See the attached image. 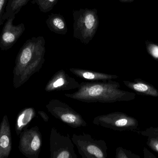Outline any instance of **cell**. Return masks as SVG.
Wrapping results in <instances>:
<instances>
[{"instance_id": "13", "label": "cell", "mask_w": 158, "mask_h": 158, "mask_svg": "<svg viewBox=\"0 0 158 158\" xmlns=\"http://www.w3.org/2000/svg\"><path fill=\"white\" fill-rule=\"evenodd\" d=\"M69 71L73 74L86 80L91 81H98L113 80L118 78V76L115 75H110L102 72H96L86 69L78 68H70Z\"/></svg>"}, {"instance_id": "9", "label": "cell", "mask_w": 158, "mask_h": 158, "mask_svg": "<svg viewBox=\"0 0 158 158\" xmlns=\"http://www.w3.org/2000/svg\"><path fill=\"white\" fill-rule=\"evenodd\" d=\"M15 15L10 16L6 19L0 35V49L2 51L9 50L17 41L26 29L25 25L20 23L14 25Z\"/></svg>"}, {"instance_id": "22", "label": "cell", "mask_w": 158, "mask_h": 158, "mask_svg": "<svg viewBox=\"0 0 158 158\" xmlns=\"http://www.w3.org/2000/svg\"><path fill=\"white\" fill-rule=\"evenodd\" d=\"M8 0H0V26L3 23V15Z\"/></svg>"}, {"instance_id": "19", "label": "cell", "mask_w": 158, "mask_h": 158, "mask_svg": "<svg viewBox=\"0 0 158 158\" xmlns=\"http://www.w3.org/2000/svg\"><path fill=\"white\" fill-rule=\"evenodd\" d=\"M146 48L148 53L154 59L158 60V45L156 44L146 42Z\"/></svg>"}, {"instance_id": "17", "label": "cell", "mask_w": 158, "mask_h": 158, "mask_svg": "<svg viewBox=\"0 0 158 158\" xmlns=\"http://www.w3.org/2000/svg\"><path fill=\"white\" fill-rule=\"evenodd\" d=\"M58 0H31V3L37 4L41 12L47 13L52 10Z\"/></svg>"}, {"instance_id": "16", "label": "cell", "mask_w": 158, "mask_h": 158, "mask_svg": "<svg viewBox=\"0 0 158 158\" xmlns=\"http://www.w3.org/2000/svg\"><path fill=\"white\" fill-rule=\"evenodd\" d=\"M30 1L31 0H8L3 15L4 21L12 15L18 14Z\"/></svg>"}, {"instance_id": "4", "label": "cell", "mask_w": 158, "mask_h": 158, "mask_svg": "<svg viewBox=\"0 0 158 158\" xmlns=\"http://www.w3.org/2000/svg\"><path fill=\"white\" fill-rule=\"evenodd\" d=\"M72 142L83 158H106L108 147L104 140L93 138L91 135L83 133L72 135Z\"/></svg>"}, {"instance_id": "18", "label": "cell", "mask_w": 158, "mask_h": 158, "mask_svg": "<svg viewBox=\"0 0 158 158\" xmlns=\"http://www.w3.org/2000/svg\"><path fill=\"white\" fill-rule=\"evenodd\" d=\"M117 158H140L139 156L133 154L130 150H126L122 147H118L116 149V156Z\"/></svg>"}, {"instance_id": "15", "label": "cell", "mask_w": 158, "mask_h": 158, "mask_svg": "<svg viewBox=\"0 0 158 158\" xmlns=\"http://www.w3.org/2000/svg\"><path fill=\"white\" fill-rule=\"evenodd\" d=\"M49 29L56 34L65 35L68 32V27L64 18L59 14H51L46 21Z\"/></svg>"}, {"instance_id": "14", "label": "cell", "mask_w": 158, "mask_h": 158, "mask_svg": "<svg viewBox=\"0 0 158 158\" xmlns=\"http://www.w3.org/2000/svg\"><path fill=\"white\" fill-rule=\"evenodd\" d=\"M35 116L36 111L32 107L26 108L19 111L17 116L15 125V130L17 136H19L21 132L28 128Z\"/></svg>"}, {"instance_id": "21", "label": "cell", "mask_w": 158, "mask_h": 158, "mask_svg": "<svg viewBox=\"0 0 158 158\" xmlns=\"http://www.w3.org/2000/svg\"><path fill=\"white\" fill-rule=\"evenodd\" d=\"M140 134L143 136H147V137H158V128L150 127L146 129L145 130L141 132Z\"/></svg>"}, {"instance_id": "1", "label": "cell", "mask_w": 158, "mask_h": 158, "mask_svg": "<svg viewBox=\"0 0 158 158\" xmlns=\"http://www.w3.org/2000/svg\"><path fill=\"white\" fill-rule=\"evenodd\" d=\"M46 52L45 41L43 36L27 40L20 48L13 70V84L17 89L41 69Z\"/></svg>"}, {"instance_id": "23", "label": "cell", "mask_w": 158, "mask_h": 158, "mask_svg": "<svg viewBox=\"0 0 158 158\" xmlns=\"http://www.w3.org/2000/svg\"><path fill=\"white\" fill-rule=\"evenodd\" d=\"M38 114L43 119L44 122H48L49 120V117L45 112L43 111H38Z\"/></svg>"}, {"instance_id": "6", "label": "cell", "mask_w": 158, "mask_h": 158, "mask_svg": "<svg viewBox=\"0 0 158 158\" xmlns=\"http://www.w3.org/2000/svg\"><path fill=\"white\" fill-rule=\"evenodd\" d=\"M93 123L103 128L119 131H135L138 127V122L136 119L121 112L97 116L93 120Z\"/></svg>"}, {"instance_id": "2", "label": "cell", "mask_w": 158, "mask_h": 158, "mask_svg": "<svg viewBox=\"0 0 158 158\" xmlns=\"http://www.w3.org/2000/svg\"><path fill=\"white\" fill-rule=\"evenodd\" d=\"M119 83L108 80L80 83L77 92L65 93L68 98L84 103H114L128 102L135 98L134 93L121 90Z\"/></svg>"}, {"instance_id": "10", "label": "cell", "mask_w": 158, "mask_h": 158, "mask_svg": "<svg viewBox=\"0 0 158 158\" xmlns=\"http://www.w3.org/2000/svg\"><path fill=\"white\" fill-rule=\"evenodd\" d=\"M80 83L64 70L56 72L46 83L44 91L48 92H62L77 89Z\"/></svg>"}, {"instance_id": "24", "label": "cell", "mask_w": 158, "mask_h": 158, "mask_svg": "<svg viewBox=\"0 0 158 158\" xmlns=\"http://www.w3.org/2000/svg\"><path fill=\"white\" fill-rule=\"evenodd\" d=\"M144 158H156V157L153 154L149 152L146 148H144Z\"/></svg>"}, {"instance_id": "11", "label": "cell", "mask_w": 158, "mask_h": 158, "mask_svg": "<svg viewBox=\"0 0 158 158\" xmlns=\"http://www.w3.org/2000/svg\"><path fill=\"white\" fill-rule=\"evenodd\" d=\"M11 127L6 115L0 123V158H7L12 150Z\"/></svg>"}, {"instance_id": "3", "label": "cell", "mask_w": 158, "mask_h": 158, "mask_svg": "<svg viewBox=\"0 0 158 158\" xmlns=\"http://www.w3.org/2000/svg\"><path fill=\"white\" fill-rule=\"evenodd\" d=\"M74 37L86 45L93 39L98 28L99 19L96 8L74 10Z\"/></svg>"}, {"instance_id": "12", "label": "cell", "mask_w": 158, "mask_h": 158, "mask_svg": "<svg viewBox=\"0 0 158 158\" xmlns=\"http://www.w3.org/2000/svg\"><path fill=\"white\" fill-rule=\"evenodd\" d=\"M123 82L125 86L137 93L143 95L158 97L157 89L152 84L142 79H135L133 82L123 81Z\"/></svg>"}, {"instance_id": "20", "label": "cell", "mask_w": 158, "mask_h": 158, "mask_svg": "<svg viewBox=\"0 0 158 158\" xmlns=\"http://www.w3.org/2000/svg\"><path fill=\"white\" fill-rule=\"evenodd\" d=\"M148 137L147 144L152 150L158 153V137Z\"/></svg>"}, {"instance_id": "8", "label": "cell", "mask_w": 158, "mask_h": 158, "mask_svg": "<svg viewBox=\"0 0 158 158\" xmlns=\"http://www.w3.org/2000/svg\"><path fill=\"white\" fill-rule=\"evenodd\" d=\"M19 149L25 156L38 158L42 144V136L38 126L24 129L19 136Z\"/></svg>"}, {"instance_id": "25", "label": "cell", "mask_w": 158, "mask_h": 158, "mask_svg": "<svg viewBox=\"0 0 158 158\" xmlns=\"http://www.w3.org/2000/svg\"><path fill=\"white\" fill-rule=\"evenodd\" d=\"M118 1L121 2H131L134 1V0H118Z\"/></svg>"}, {"instance_id": "5", "label": "cell", "mask_w": 158, "mask_h": 158, "mask_svg": "<svg viewBox=\"0 0 158 158\" xmlns=\"http://www.w3.org/2000/svg\"><path fill=\"white\" fill-rule=\"evenodd\" d=\"M46 108L52 116L73 129L87 126V122L80 113L58 99L50 100L46 105Z\"/></svg>"}, {"instance_id": "7", "label": "cell", "mask_w": 158, "mask_h": 158, "mask_svg": "<svg viewBox=\"0 0 158 158\" xmlns=\"http://www.w3.org/2000/svg\"><path fill=\"white\" fill-rule=\"evenodd\" d=\"M74 144L69 135L63 134L56 128H52L50 136V157L77 158Z\"/></svg>"}]
</instances>
